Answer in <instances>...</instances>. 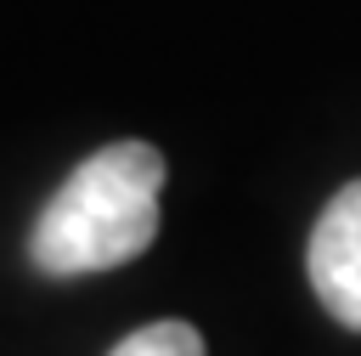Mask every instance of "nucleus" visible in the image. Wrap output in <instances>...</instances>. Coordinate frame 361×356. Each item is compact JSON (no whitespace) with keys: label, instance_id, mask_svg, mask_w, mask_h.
<instances>
[{"label":"nucleus","instance_id":"7ed1b4c3","mask_svg":"<svg viewBox=\"0 0 361 356\" xmlns=\"http://www.w3.org/2000/svg\"><path fill=\"white\" fill-rule=\"evenodd\" d=\"M107 356H203V333H197L192 322L164 316V322H147V328H135L130 339H118Z\"/></svg>","mask_w":361,"mask_h":356},{"label":"nucleus","instance_id":"f257e3e1","mask_svg":"<svg viewBox=\"0 0 361 356\" xmlns=\"http://www.w3.org/2000/svg\"><path fill=\"white\" fill-rule=\"evenodd\" d=\"M164 153L152 141L96 147L39 209L28 232V260L45 277H79L135 260L158 237Z\"/></svg>","mask_w":361,"mask_h":356},{"label":"nucleus","instance_id":"f03ea898","mask_svg":"<svg viewBox=\"0 0 361 356\" xmlns=\"http://www.w3.org/2000/svg\"><path fill=\"white\" fill-rule=\"evenodd\" d=\"M305 271L333 322L361 333V175L344 181L305 243Z\"/></svg>","mask_w":361,"mask_h":356}]
</instances>
